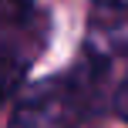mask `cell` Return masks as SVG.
Segmentation results:
<instances>
[{"label":"cell","mask_w":128,"mask_h":128,"mask_svg":"<svg viewBox=\"0 0 128 128\" xmlns=\"http://www.w3.org/2000/svg\"><path fill=\"white\" fill-rule=\"evenodd\" d=\"M30 58H24V54L10 51V47H0V104H7L10 98L24 94V81L27 74H30Z\"/></svg>","instance_id":"3957f363"},{"label":"cell","mask_w":128,"mask_h":128,"mask_svg":"<svg viewBox=\"0 0 128 128\" xmlns=\"http://www.w3.org/2000/svg\"><path fill=\"white\" fill-rule=\"evenodd\" d=\"M111 104H115V115L128 125V71H125V78H122V81H118L115 94H111Z\"/></svg>","instance_id":"5b68a950"},{"label":"cell","mask_w":128,"mask_h":128,"mask_svg":"<svg viewBox=\"0 0 128 128\" xmlns=\"http://www.w3.org/2000/svg\"><path fill=\"white\" fill-rule=\"evenodd\" d=\"M94 17H128V0H91Z\"/></svg>","instance_id":"277c9868"},{"label":"cell","mask_w":128,"mask_h":128,"mask_svg":"<svg viewBox=\"0 0 128 128\" xmlns=\"http://www.w3.org/2000/svg\"><path fill=\"white\" fill-rule=\"evenodd\" d=\"M51 40V14L37 0H0V47L37 61Z\"/></svg>","instance_id":"7a4b0ae2"},{"label":"cell","mask_w":128,"mask_h":128,"mask_svg":"<svg viewBox=\"0 0 128 128\" xmlns=\"http://www.w3.org/2000/svg\"><path fill=\"white\" fill-rule=\"evenodd\" d=\"M81 122H88V108L64 71V74L34 81L20 94L7 128H78Z\"/></svg>","instance_id":"6da1fadb"}]
</instances>
